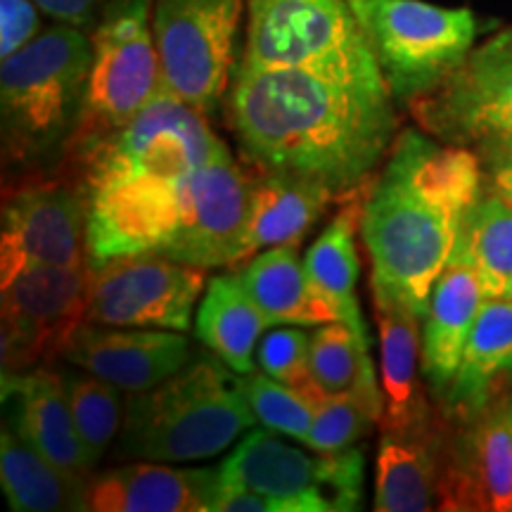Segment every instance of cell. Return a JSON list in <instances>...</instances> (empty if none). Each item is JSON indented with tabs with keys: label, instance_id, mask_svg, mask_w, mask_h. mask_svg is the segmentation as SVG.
Returning a JSON list of instances; mask_svg holds the SVG:
<instances>
[{
	"label": "cell",
	"instance_id": "277c9868",
	"mask_svg": "<svg viewBox=\"0 0 512 512\" xmlns=\"http://www.w3.org/2000/svg\"><path fill=\"white\" fill-rule=\"evenodd\" d=\"M254 425L238 375L214 358H195L157 387L131 394L117 458L200 463L219 456Z\"/></svg>",
	"mask_w": 512,
	"mask_h": 512
},
{
	"label": "cell",
	"instance_id": "d590c367",
	"mask_svg": "<svg viewBox=\"0 0 512 512\" xmlns=\"http://www.w3.org/2000/svg\"><path fill=\"white\" fill-rule=\"evenodd\" d=\"M34 3L57 22L93 29L107 0H34Z\"/></svg>",
	"mask_w": 512,
	"mask_h": 512
},
{
	"label": "cell",
	"instance_id": "7a4b0ae2",
	"mask_svg": "<svg viewBox=\"0 0 512 512\" xmlns=\"http://www.w3.org/2000/svg\"><path fill=\"white\" fill-rule=\"evenodd\" d=\"M482 190L475 152L418 128L401 131L363 202L361 238L373 264V292L425 318L463 216Z\"/></svg>",
	"mask_w": 512,
	"mask_h": 512
},
{
	"label": "cell",
	"instance_id": "4316f807",
	"mask_svg": "<svg viewBox=\"0 0 512 512\" xmlns=\"http://www.w3.org/2000/svg\"><path fill=\"white\" fill-rule=\"evenodd\" d=\"M439 453L430 432H382L375 460L377 512H422L439 494Z\"/></svg>",
	"mask_w": 512,
	"mask_h": 512
},
{
	"label": "cell",
	"instance_id": "2e32d148",
	"mask_svg": "<svg viewBox=\"0 0 512 512\" xmlns=\"http://www.w3.org/2000/svg\"><path fill=\"white\" fill-rule=\"evenodd\" d=\"M62 356L126 394L147 392L192 361L183 332L112 328L88 320L74 332Z\"/></svg>",
	"mask_w": 512,
	"mask_h": 512
},
{
	"label": "cell",
	"instance_id": "d6a6232c",
	"mask_svg": "<svg viewBox=\"0 0 512 512\" xmlns=\"http://www.w3.org/2000/svg\"><path fill=\"white\" fill-rule=\"evenodd\" d=\"M309 349L311 337L299 330V325H294V328H275L259 342L256 363H259L261 373L292 387L294 392L302 394L316 408L328 394L320 392L316 380H313L309 368Z\"/></svg>",
	"mask_w": 512,
	"mask_h": 512
},
{
	"label": "cell",
	"instance_id": "836d02e7",
	"mask_svg": "<svg viewBox=\"0 0 512 512\" xmlns=\"http://www.w3.org/2000/svg\"><path fill=\"white\" fill-rule=\"evenodd\" d=\"M380 422L368 401L356 392L325 396L316 406L313 425L304 446L316 453H342L356 446L358 439Z\"/></svg>",
	"mask_w": 512,
	"mask_h": 512
},
{
	"label": "cell",
	"instance_id": "8fae6325",
	"mask_svg": "<svg viewBox=\"0 0 512 512\" xmlns=\"http://www.w3.org/2000/svg\"><path fill=\"white\" fill-rule=\"evenodd\" d=\"M93 266H31L0 283L3 375L48 368L88 320Z\"/></svg>",
	"mask_w": 512,
	"mask_h": 512
},
{
	"label": "cell",
	"instance_id": "9c48e42d",
	"mask_svg": "<svg viewBox=\"0 0 512 512\" xmlns=\"http://www.w3.org/2000/svg\"><path fill=\"white\" fill-rule=\"evenodd\" d=\"M247 0H152L164 91L214 114L238 69V29Z\"/></svg>",
	"mask_w": 512,
	"mask_h": 512
},
{
	"label": "cell",
	"instance_id": "cb8c5ba5",
	"mask_svg": "<svg viewBox=\"0 0 512 512\" xmlns=\"http://www.w3.org/2000/svg\"><path fill=\"white\" fill-rule=\"evenodd\" d=\"M505 375H512V299H486L444 394L448 411L467 422L479 418Z\"/></svg>",
	"mask_w": 512,
	"mask_h": 512
},
{
	"label": "cell",
	"instance_id": "7402d4cb",
	"mask_svg": "<svg viewBox=\"0 0 512 512\" xmlns=\"http://www.w3.org/2000/svg\"><path fill=\"white\" fill-rule=\"evenodd\" d=\"M337 197V192L323 183L290 174L256 171L242 261L259 249L299 245Z\"/></svg>",
	"mask_w": 512,
	"mask_h": 512
},
{
	"label": "cell",
	"instance_id": "ac0fdd59",
	"mask_svg": "<svg viewBox=\"0 0 512 512\" xmlns=\"http://www.w3.org/2000/svg\"><path fill=\"white\" fill-rule=\"evenodd\" d=\"M456 458L439 479L444 510H512V418L505 406L470 420Z\"/></svg>",
	"mask_w": 512,
	"mask_h": 512
},
{
	"label": "cell",
	"instance_id": "484cf974",
	"mask_svg": "<svg viewBox=\"0 0 512 512\" xmlns=\"http://www.w3.org/2000/svg\"><path fill=\"white\" fill-rule=\"evenodd\" d=\"M366 192V185L351 192L344 207L330 221V226L306 252L304 268L316 290L335 306L342 323H347L358 337L370 342L366 320L361 316V304L356 297V280L361 275V261L356 254V228H361Z\"/></svg>",
	"mask_w": 512,
	"mask_h": 512
},
{
	"label": "cell",
	"instance_id": "603a6c76",
	"mask_svg": "<svg viewBox=\"0 0 512 512\" xmlns=\"http://www.w3.org/2000/svg\"><path fill=\"white\" fill-rule=\"evenodd\" d=\"M235 275L256 306L266 313L271 328L278 325L318 328L323 323L342 320L335 306L311 283L304 261H299L297 245L266 249Z\"/></svg>",
	"mask_w": 512,
	"mask_h": 512
},
{
	"label": "cell",
	"instance_id": "1f68e13d",
	"mask_svg": "<svg viewBox=\"0 0 512 512\" xmlns=\"http://www.w3.org/2000/svg\"><path fill=\"white\" fill-rule=\"evenodd\" d=\"M238 382L259 425H264L268 432L285 434L304 444L311 432L316 408L302 394L266 373L242 375Z\"/></svg>",
	"mask_w": 512,
	"mask_h": 512
},
{
	"label": "cell",
	"instance_id": "5b68a950",
	"mask_svg": "<svg viewBox=\"0 0 512 512\" xmlns=\"http://www.w3.org/2000/svg\"><path fill=\"white\" fill-rule=\"evenodd\" d=\"M238 67L306 69L389 91L349 0H247Z\"/></svg>",
	"mask_w": 512,
	"mask_h": 512
},
{
	"label": "cell",
	"instance_id": "ba28073f",
	"mask_svg": "<svg viewBox=\"0 0 512 512\" xmlns=\"http://www.w3.org/2000/svg\"><path fill=\"white\" fill-rule=\"evenodd\" d=\"M91 41L86 102L64 159L126 126L164 91L152 0H107L91 29Z\"/></svg>",
	"mask_w": 512,
	"mask_h": 512
},
{
	"label": "cell",
	"instance_id": "d4e9b609",
	"mask_svg": "<svg viewBox=\"0 0 512 512\" xmlns=\"http://www.w3.org/2000/svg\"><path fill=\"white\" fill-rule=\"evenodd\" d=\"M271 328L266 313L242 287L238 275L209 280L195 320V335L235 375L254 373V351Z\"/></svg>",
	"mask_w": 512,
	"mask_h": 512
},
{
	"label": "cell",
	"instance_id": "30bf717a",
	"mask_svg": "<svg viewBox=\"0 0 512 512\" xmlns=\"http://www.w3.org/2000/svg\"><path fill=\"white\" fill-rule=\"evenodd\" d=\"M411 110L422 131L477 157L512 147V27L472 48L437 91L411 102Z\"/></svg>",
	"mask_w": 512,
	"mask_h": 512
},
{
	"label": "cell",
	"instance_id": "8d00e7d4",
	"mask_svg": "<svg viewBox=\"0 0 512 512\" xmlns=\"http://www.w3.org/2000/svg\"><path fill=\"white\" fill-rule=\"evenodd\" d=\"M479 164H482L484 190L496 192L512 204V147L482 155Z\"/></svg>",
	"mask_w": 512,
	"mask_h": 512
},
{
	"label": "cell",
	"instance_id": "f1b7e54d",
	"mask_svg": "<svg viewBox=\"0 0 512 512\" xmlns=\"http://www.w3.org/2000/svg\"><path fill=\"white\" fill-rule=\"evenodd\" d=\"M451 259L475 268L489 299L512 297V204L482 190L463 216Z\"/></svg>",
	"mask_w": 512,
	"mask_h": 512
},
{
	"label": "cell",
	"instance_id": "7c38bea8",
	"mask_svg": "<svg viewBox=\"0 0 512 512\" xmlns=\"http://www.w3.org/2000/svg\"><path fill=\"white\" fill-rule=\"evenodd\" d=\"M31 266H91L86 190L62 166L5 190L0 283Z\"/></svg>",
	"mask_w": 512,
	"mask_h": 512
},
{
	"label": "cell",
	"instance_id": "52a82bcc",
	"mask_svg": "<svg viewBox=\"0 0 512 512\" xmlns=\"http://www.w3.org/2000/svg\"><path fill=\"white\" fill-rule=\"evenodd\" d=\"M394 100L425 98L444 83L479 36L475 12L425 0H349Z\"/></svg>",
	"mask_w": 512,
	"mask_h": 512
},
{
	"label": "cell",
	"instance_id": "ffe728a7",
	"mask_svg": "<svg viewBox=\"0 0 512 512\" xmlns=\"http://www.w3.org/2000/svg\"><path fill=\"white\" fill-rule=\"evenodd\" d=\"M373 306L380 332L382 430L396 434L430 432V411L418 380V370H422V318L377 292H373Z\"/></svg>",
	"mask_w": 512,
	"mask_h": 512
},
{
	"label": "cell",
	"instance_id": "f35d334b",
	"mask_svg": "<svg viewBox=\"0 0 512 512\" xmlns=\"http://www.w3.org/2000/svg\"><path fill=\"white\" fill-rule=\"evenodd\" d=\"M510 299H512V297H510Z\"/></svg>",
	"mask_w": 512,
	"mask_h": 512
},
{
	"label": "cell",
	"instance_id": "4dcf8cb0",
	"mask_svg": "<svg viewBox=\"0 0 512 512\" xmlns=\"http://www.w3.org/2000/svg\"><path fill=\"white\" fill-rule=\"evenodd\" d=\"M62 377L76 430H79L88 456L98 465L114 439H119L121 425H124L126 406L121 403V389L81 368L79 373H67Z\"/></svg>",
	"mask_w": 512,
	"mask_h": 512
},
{
	"label": "cell",
	"instance_id": "74e56055",
	"mask_svg": "<svg viewBox=\"0 0 512 512\" xmlns=\"http://www.w3.org/2000/svg\"><path fill=\"white\" fill-rule=\"evenodd\" d=\"M508 408H510V418H512V396L508 399Z\"/></svg>",
	"mask_w": 512,
	"mask_h": 512
},
{
	"label": "cell",
	"instance_id": "44dd1931",
	"mask_svg": "<svg viewBox=\"0 0 512 512\" xmlns=\"http://www.w3.org/2000/svg\"><path fill=\"white\" fill-rule=\"evenodd\" d=\"M482 280L463 261H448L422 318V375L439 396L451 387L465 344L486 302Z\"/></svg>",
	"mask_w": 512,
	"mask_h": 512
},
{
	"label": "cell",
	"instance_id": "3957f363",
	"mask_svg": "<svg viewBox=\"0 0 512 512\" xmlns=\"http://www.w3.org/2000/svg\"><path fill=\"white\" fill-rule=\"evenodd\" d=\"M91 60V34L64 22L0 60L5 169L24 178L60 169L86 102Z\"/></svg>",
	"mask_w": 512,
	"mask_h": 512
},
{
	"label": "cell",
	"instance_id": "e0dca14e",
	"mask_svg": "<svg viewBox=\"0 0 512 512\" xmlns=\"http://www.w3.org/2000/svg\"><path fill=\"white\" fill-rule=\"evenodd\" d=\"M219 470L171 467V463L119 465L83 479L86 512H211Z\"/></svg>",
	"mask_w": 512,
	"mask_h": 512
},
{
	"label": "cell",
	"instance_id": "83f0119b",
	"mask_svg": "<svg viewBox=\"0 0 512 512\" xmlns=\"http://www.w3.org/2000/svg\"><path fill=\"white\" fill-rule=\"evenodd\" d=\"M83 479L36 451L19 434H0V486L8 505L17 512H60L79 510Z\"/></svg>",
	"mask_w": 512,
	"mask_h": 512
},
{
	"label": "cell",
	"instance_id": "6da1fadb",
	"mask_svg": "<svg viewBox=\"0 0 512 512\" xmlns=\"http://www.w3.org/2000/svg\"><path fill=\"white\" fill-rule=\"evenodd\" d=\"M392 93L306 69H235L228 124L256 171L363 188L394 143Z\"/></svg>",
	"mask_w": 512,
	"mask_h": 512
},
{
	"label": "cell",
	"instance_id": "f546056e",
	"mask_svg": "<svg viewBox=\"0 0 512 512\" xmlns=\"http://www.w3.org/2000/svg\"><path fill=\"white\" fill-rule=\"evenodd\" d=\"M309 368L320 392L328 396L356 392L382 420L384 394L375 382L370 342L358 337L347 323L332 320L318 325L311 337Z\"/></svg>",
	"mask_w": 512,
	"mask_h": 512
},
{
	"label": "cell",
	"instance_id": "d6986e66",
	"mask_svg": "<svg viewBox=\"0 0 512 512\" xmlns=\"http://www.w3.org/2000/svg\"><path fill=\"white\" fill-rule=\"evenodd\" d=\"M12 403V432L19 434L50 463L86 477L95 463L74 425L64 377L48 368L27 375H3V401Z\"/></svg>",
	"mask_w": 512,
	"mask_h": 512
},
{
	"label": "cell",
	"instance_id": "5bb4252c",
	"mask_svg": "<svg viewBox=\"0 0 512 512\" xmlns=\"http://www.w3.org/2000/svg\"><path fill=\"white\" fill-rule=\"evenodd\" d=\"M204 268L162 254H131L93 268L88 323L188 332Z\"/></svg>",
	"mask_w": 512,
	"mask_h": 512
},
{
	"label": "cell",
	"instance_id": "4fadbf2b",
	"mask_svg": "<svg viewBox=\"0 0 512 512\" xmlns=\"http://www.w3.org/2000/svg\"><path fill=\"white\" fill-rule=\"evenodd\" d=\"M223 482L290 501L297 512L358 510L363 501V453H309L268 432H249L219 467Z\"/></svg>",
	"mask_w": 512,
	"mask_h": 512
},
{
	"label": "cell",
	"instance_id": "e575fe53",
	"mask_svg": "<svg viewBox=\"0 0 512 512\" xmlns=\"http://www.w3.org/2000/svg\"><path fill=\"white\" fill-rule=\"evenodd\" d=\"M34 0H0V60L15 55L41 34Z\"/></svg>",
	"mask_w": 512,
	"mask_h": 512
},
{
	"label": "cell",
	"instance_id": "9a60e30c",
	"mask_svg": "<svg viewBox=\"0 0 512 512\" xmlns=\"http://www.w3.org/2000/svg\"><path fill=\"white\" fill-rule=\"evenodd\" d=\"M252 178L228 147L219 152L192 178L181 223L157 254L204 271L242 261Z\"/></svg>",
	"mask_w": 512,
	"mask_h": 512
},
{
	"label": "cell",
	"instance_id": "8992f818",
	"mask_svg": "<svg viewBox=\"0 0 512 512\" xmlns=\"http://www.w3.org/2000/svg\"><path fill=\"white\" fill-rule=\"evenodd\" d=\"M223 150L207 112L162 91L126 126L64 159L62 169L79 178L83 190L133 181L183 185Z\"/></svg>",
	"mask_w": 512,
	"mask_h": 512
}]
</instances>
